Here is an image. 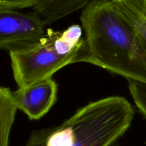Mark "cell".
<instances>
[{
  "label": "cell",
  "instance_id": "5b68a950",
  "mask_svg": "<svg viewBox=\"0 0 146 146\" xmlns=\"http://www.w3.org/2000/svg\"><path fill=\"white\" fill-rule=\"evenodd\" d=\"M58 85L51 78L42 80L11 92L18 109L30 120H38L53 107L57 99Z\"/></svg>",
  "mask_w": 146,
  "mask_h": 146
},
{
  "label": "cell",
  "instance_id": "30bf717a",
  "mask_svg": "<svg viewBox=\"0 0 146 146\" xmlns=\"http://www.w3.org/2000/svg\"><path fill=\"white\" fill-rule=\"evenodd\" d=\"M41 0H0V10H17L35 7Z\"/></svg>",
  "mask_w": 146,
  "mask_h": 146
},
{
  "label": "cell",
  "instance_id": "277c9868",
  "mask_svg": "<svg viewBox=\"0 0 146 146\" xmlns=\"http://www.w3.org/2000/svg\"><path fill=\"white\" fill-rule=\"evenodd\" d=\"M46 26L34 13L0 10V48L10 52L31 47L46 35Z\"/></svg>",
  "mask_w": 146,
  "mask_h": 146
},
{
  "label": "cell",
  "instance_id": "7a4b0ae2",
  "mask_svg": "<svg viewBox=\"0 0 146 146\" xmlns=\"http://www.w3.org/2000/svg\"><path fill=\"white\" fill-rule=\"evenodd\" d=\"M134 114L125 97L100 99L58 125L33 130L24 146H113L131 127Z\"/></svg>",
  "mask_w": 146,
  "mask_h": 146
},
{
  "label": "cell",
  "instance_id": "3957f363",
  "mask_svg": "<svg viewBox=\"0 0 146 146\" xmlns=\"http://www.w3.org/2000/svg\"><path fill=\"white\" fill-rule=\"evenodd\" d=\"M84 42L82 27L73 24L64 31L48 29L46 35L37 44L9 52L18 87L51 78L60 69L76 62Z\"/></svg>",
  "mask_w": 146,
  "mask_h": 146
},
{
  "label": "cell",
  "instance_id": "ba28073f",
  "mask_svg": "<svg viewBox=\"0 0 146 146\" xmlns=\"http://www.w3.org/2000/svg\"><path fill=\"white\" fill-rule=\"evenodd\" d=\"M17 106L9 88H0V146H9L10 133L15 118Z\"/></svg>",
  "mask_w": 146,
  "mask_h": 146
},
{
  "label": "cell",
  "instance_id": "8992f818",
  "mask_svg": "<svg viewBox=\"0 0 146 146\" xmlns=\"http://www.w3.org/2000/svg\"><path fill=\"white\" fill-rule=\"evenodd\" d=\"M123 19L146 50V0H112Z\"/></svg>",
  "mask_w": 146,
  "mask_h": 146
},
{
  "label": "cell",
  "instance_id": "52a82bcc",
  "mask_svg": "<svg viewBox=\"0 0 146 146\" xmlns=\"http://www.w3.org/2000/svg\"><path fill=\"white\" fill-rule=\"evenodd\" d=\"M91 0H41L34 13L46 24H51L78 9H84Z\"/></svg>",
  "mask_w": 146,
  "mask_h": 146
},
{
  "label": "cell",
  "instance_id": "9c48e42d",
  "mask_svg": "<svg viewBox=\"0 0 146 146\" xmlns=\"http://www.w3.org/2000/svg\"><path fill=\"white\" fill-rule=\"evenodd\" d=\"M128 89L139 111L146 118V83L134 80H128Z\"/></svg>",
  "mask_w": 146,
  "mask_h": 146
},
{
  "label": "cell",
  "instance_id": "6da1fadb",
  "mask_svg": "<svg viewBox=\"0 0 146 146\" xmlns=\"http://www.w3.org/2000/svg\"><path fill=\"white\" fill-rule=\"evenodd\" d=\"M81 21L84 42L76 62L146 83V50L112 0H91L83 9Z\"/></svg>",
  "mask_w": 146,
  "mask_h": 146
}]
</instances>
